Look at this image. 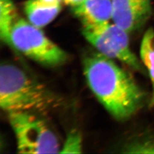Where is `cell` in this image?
<instances>
[{
	"label": "cell",
	"mask_w": 154,
	"mask_h": 154,
	"mask_svg": "<svg viewBox=\"0 0 154 154\" xmlns=\"http://www.w3.org/2000/svg\"><path fill=\"white\" fill-rule=\"evenodd\" d=\"M83 71L93 93L118 121H125L141 108L145 94L132 77L112 59L100 53L84 57Z\"/></svg>",
	"instance_id": "cell-1"
},
{
	"label": "cell",
	"mask_w": 154,
	"mask_h": 154,
	"mask_svg": "<svg viewBox=\"0 0 154 154\" xmlns=\"http://www.w3.org/2000/svg\"><path fill=\"white\" fill-rule=\"evenodd\" d=\"M56 99L45 86L19 67L5 63L0 68V106L8 113H46Z\"/></svg>",
	"instance_id": "cell-2"
},
{
	"label": "cell",
	"mask_w": 154,
	"mask_h": 154,
	"mask_svg": "<svg viewBox=\"0 0 154 154\" xmlns=\"http://www.w3.org/2000/svg\"><path fill=\"white\" fill-rule=\"evenodd\" d=\"M12 46L32 60L46 66L63 64L66 53L49 39L41 28L19 18L11 33Z\"/></svg>",
	"instance_id": "cell-3"
},
{
	"label": "cell",
	"mask_w": 154,
	"mask_h": 154,
	"mask_svg": "<svg viewBox=\"0 0 154 154\" xmlns=\"http://www.w3.org/2000/svg\"><path fill=\"white\" fill-rule=\"evenodd\" d=\"M8 114L19 153H60L59 143L55 134L35 113L14 112Z\"/></svg>",
	"instance_id": "cell-4"
},
{
	"label": "cell",
	"mask_w": 154,
	"mask_h": 154,
	"mask_svg": "<svg viewBox=\"0 0 154 154\" xmlns=\"http://www.w3.org/2000/svg\"><path fill=\"white\" fill-rule=\"evenodd\" d=\"M82 33L100 54L145 73L146 70L130 47L129 33L122 28L109 22L98 26H83Z\"/></svg>",
	"instance_id": "cell-5"
},
{
	"label": "cell",
	"mask_w": 154,
	"mask_h": 154,
	"mask_svg": "<svg viewBox=\"0 0 154 154\" xmlns=\"http://www.w3.org/2000/svg\"><path fill=\"white\" fill-rule=\"evenodd\" d=\"M114 23L128 33L137 30L150 17L151 0H112Z\"/></svg>",
	"instance_id": "cell-6"
},
{
	"label": "cell",
	"mask_w": 154,
	"mask_h": 154,
	"mask_svg": "<svg viewBox=\"0 0 154 154\" xmlns=\"http://www.w3.org/2000/svg\"><path fill=\"white\" fill-rule=\"evenodd\" d=\"M73 11L83 26L101 25L112 19V0H84L73 7Z\"/></svg>",
	"instance_id": "cell-7"
},
{
	"label": "cell",
	"mask_w": 154,
	"mask_h": 154,
	"mask_svg": "<svg viewBox=\"0 0 154 154\" xmlns=\"http://www.w3.org/2000/svg\"><path fill=\"white\" fill-rule=\"evenodd\" d=\"M60 8V5L49 4L42 0H28L24 5L28 21L41 28L54 20Z\"/></svg>",
	"instance_id": "cell-8"
},
{
	"label": "cell",
	"mask_w": 154,
	"mask_h": 154,
	"mask_svg": "<svg viewBox=\"0 0 154 154\" xmlns=\"http://www.w3.org/2000/svg\"><path fill=\"white\" fill-rule=\"evenodd\" d=\"M141 62L146 67L152 84L150 107H154V30L148 28L143 37L140 46Z\"/></svg>",
	"instance_id": "cell-9"
},
{
	"label": "cell",
	"mask_w": 154,
	"mask_h": 154,
	"mask_svg": "<svg viewBox=\"0 0 154 154\" xmlns=\"http://www.w3.org/2000/svg\"><path fill=\"white\" fill-rule=\"evenodd\" d=\"M15 5L12 0H0V37L5 44L12 46L11 33L18 20Z\"/></svg>",
	"instance_id": "cell-10"
},
{
	"label": "cell",
	"mask_w": 154,
	"mask_h": 154,
	"mask_svg": "<svg viewBox=\"0 0 154 154\" xmlns=\"http://www.w3.org/2000/svg\"><path fill=\"white\" fill-rule=\"evenodd\" d=\"M124 153H154V137L148 136L133 140L124 147Z\"/></svg>",
	"instance_id": "cell-11"
},
{
	"label": "cell",
	"mask_w": 154,
	"mask_h": 154,
	"mask_svg": "<svg viewBox=\"0 0 154 154\" xmlns=\"http://www.w3.org/2000/svg\"><path fill=\"white\" fill-rule=\"evenodd\" d=\"M82 139L80 134L74 130L68 134L62 147L60 153H80L82 150Z\"/></svg>",
	"instance_id": "cell-12"
},
{
	"label": "cell",
	"mask_w": 154,
	"mask_h": 154,
	"mask_svg": "<svg viewBox=\"0 0 154 154\" xmlns=\"http://www.w3.org/2000/svg\"><path fill=\"white\" fill-rule=\"evenodd\" d=\"M62 1H63L64 3L66 5H69L73 7L82 3L84 0H62Z\"/></svg>",
	"instance_id": "cell-13"
},
{
	"label": "cell",
	"mask_w": 154,
	"mask_h": 154,
	"mask_svg": "<svg viewBox=\"0 0 154 154\" xmlns=\"http://www.w3.org/2000/svg\"><path fill=\"white\" fill-rule=\"evenodd\" d=\"M45 3L54 5H60L62 0H42Z\"/></svg>",
	"instance_id": "cell-14"
}]
</instances>
